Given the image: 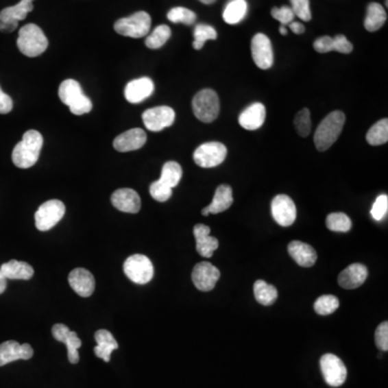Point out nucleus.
<instances>
[{"mask_svg": "<svg viewBox=\"0 0 388 388\" xmlns=\"http://www.w3.org/2000/svg\"><path fill=\"white\" fill-rule=\"evenodd\" d=\"M65 210V205L60 199L47 201L36 212V228L41 232L49 231L63 219Z\"/></svg>", "mask_w": 388, "mask_h": 388, "instance_id": "obj_8", "label": "nucleus"}, {"mask_svg": "<svg viewBox=\"0 0 388 388\" xmlns=\"http://www.w3.org/2000/svg\"><path fill=\"white\" fill-rule=\"evenodd\" d=\"M291 7L295 16L301 19L305 22H308L312 19V13L310 9V0H290Z\"/></svg>", "mask_w": 388, "mask_h": 388, "instance_id": "obj_41", "label": "nucleus"}, {"mask_svg": "<svg viewBox=\"0 0 388 388\" xmlns=\"http://www.w3.org/2000/svg\"><path fill=\"white\" fill-rule=\"evenodd\" d=\"M326 225L333 232L345 233L352 229V220L344 213H332L328 215Z\"/></svg>", "mask_w": 388, "mask_h": 388, "instance_id": "obj_35", "label": "nucleus"}, {"mask_svg": "<svg viewBox=\"0 0 388 388\" xmlns=\"http://www.w3.org/2000/svg\"><path fill=\"white\" fill-rule=\"evenodd\" d=\"M174 109L169 106L154 107L143 114V121L149 131L160 132L173 125L175 122Z\"/></svg>", "mask_w": 388, "mask_h": 388, "instance_id": "obj_12", "label": "nucleus"}, {"mask_svg": "<svg viewBox=\"0 0 388 388\" xmlns=\"http://www.w3.org/2000/svg\"><path fill=\"white\" fill-rule=\"evenodd\" d=\"M374 340H376V346L383 352L388 350V323L384 322L378 326L376 329V335H374Z\"/></svg>", "mask_w": 388, "mask_h": 388, "instance_id": "obj_44", "label": "nucleus"}, {"mask_svg": "<svg viewBox=\"0 0 388 388\" xmlns=\"http://www.w3.org/2000/svg\"><path fill=\"white\" fill-rule=\"evenodd\" d=\"M154 91V84L151 79L143 77L126 84L124 96L129 103L138 104L151 96Z\"/></svg>", "mask_w": 388, "mask_h": 388, "instance_id": "obj_20", "label": "nucleus"}, {"mask_svg": "<svg viewBox=\"0 0 388 388\" xmlns=\"http://www.w3.org/2000/svg\"><path fill=\"white\" fill-rule=\"evenodd\" d=\"M333 51L339 53L350 54L353 51V45L344 35L335 36L333 38Z\"/></svg>", "mask_w": 388, "mask_h": 388, "instance_id": "obj_45", "label": "nucleus"}, {"mask_svg": "<svg viewBox=\"0 0 388 388\" xmlns=\"http://www.w3.org/2000/svg\"><path fill=\"white\" fill-rule=\"evenodd\" d=\"M182 167L177 162L169 161L164 164L159 180L173 189L175 186H178L179 182L182 180Z\"/></svg>", "mask_w": 388, "mask_h": 388, "instance_id": "obj_32", "label": "nucleus"}, {"mask_svg": "<svg viewBox=\"0 0 388 388\" xmlns=\"http://www.w3.org/2000/svg\"><path fill=\"white\" fill-rule=\"evenodd\" d=\"M150 194L158 202H167V199L171 197L173 189L167 184H163L161 180H156L150 186Z\"/></svg>", "mask_w": 388, "mask_h": 388, "instance_id": "obj_40", "label": "nucleus"}, {"mask_svg": "<svg viewBox=\"0 0 388 388\" xmlns=\"http://www.w3.org/2000/svg\"><path fill=\"white\" fill-rule=\"evenodd\" d=\"M220 278V271L212 263H197L192 271V282L201 291H210L214 289Z\"/></svg>", "mask_w": 388, "mask_h": 388, "instance_id": "obj_15", "label": "nucleus"}, {"mask_svg": "<svg viewBox=\"0 0 388 388\" xmlns=\"http://www.w3.org/2000/svg\"><path fill=\"white\" fill-rule=\"evenodd\" d=\"M247 9L246 0H231L223 11V20L230 25L239 24L246 16Z\"/></svg>", "mask_w": 388, "mask_h": 388, "instance_id": "obj_30", "label": "nucleus"}, {"mask_svg": "<svg viewBox=\"0 0 388 388\" xmlns=\"http://www.w3.org/2000/svg\"><path fill=\"white\" fill-rule=\"evenodd\" d=\"M58 96L62 103L69 107L71 114L76 116L88 114L93 107L91 99L84 95L80 84L73 79H67L62 82L58 90Z\"/></svg>", "mask_w": 388, "mask_h": 388, "instance_id": "obj_3", "label": "nucleus"}, {"mask_svg": "<svg viewBox=\"0 0 388 388\" xmlns=\"http://www.w3.org/2000/svg\"><path fill=\"white\" fill-rule=\"evenodd\" d=\"M171 28L167 25H160L147 37L146 46L151 50L162 48L171 38Z\"/></svg>", "mask_w": 388, "mask_h": 388, "instance_id": "obj_36", "label": "nucleus"}, {"mask_svg": "<svg viewBox=\"0 0 388 388\" xmlns=\"http://www.w3.org/2000/svg\"><path fill=\"white\" fill-rule=\"evenodd\" d=\"M5 288H7V278H5V275L0 270V295L5 293Z\"/></svg>", "mask_w": 388, "mask_h": 388, "instance_id": "obj_49", "label": "nucleus"}, {"mask_svg": "<svg viewBox=\"0 0 388 388\" xmlns=\"http://www.w3.org/2000/svg\"><path fill=\"white\" fill-rule=\"evenodd\" d=\"M146 132L141 129H132L119 135L114 141V148L119 152H129L141 149L146 144Z\"/></svg>", "mask_w": 388, "mask_h": 388, "instance_id": "obj_21", "label": "nucleus"}, {"mask_svg": "<svg viewBox=\"0 0 388 388\" xmlns=\"http://www.w3.org/2000/svg\"><path fill=\"white\" fill-rule=\"evenodd\" d=\"M201 3H205V5H212L216 0H199Z\"/></svg>", "mask_w": 388, "mask_h": 388, "instance_id": "obj_51", "label": "nucleus"}, {"mask_svg": "<svg viewBox=\"0 0 388 388\" xmlns=\"http://www.w3.org/2000/svg\"><path fill=\"white\" fill-rule=\"evenodd\" d=\"M13 108V101L8 94L3 92L0 88V114H9Z\"/></svg>", "mask_w": 388, "mask_h": 388, "instance_id": "obj_47", "label": "nucleus"}, {"mask_svg": "<svg viewBox=\"0 0 388 388\" xmlns=\"http://www.w3.org/2000/svg\"><path fill=\"white\" fill-rule=\"evenodd\" d=\"M252 60L260 69H271L274 63L272 43L265 34H257L252 40Z\"/></svg>", "mask_w": 388, "mask_h": 388, "instance_id": "obj_14", "label": "nucleus"}, {"mask_svg": "<svg viewBox=\"0 0 388 388\" xmlns=\"http://www.w3.org/2000/svg\"><path fill=\"white\" fill-rule=\"evenodd\" d=\"M52 335L58 342L65 343L69 352V361L71 363H78V350L82 345L78 335L75 331L69 330V328L63 324H56L52 327Z\"/></svg>", "mask_w": 388, "mask_h": 388, "instance_id": "obj_16", "label": "nucleus"}, {"mask_svg": "<svg viewBox=\"0 0 388 388\" xmlns=\"http://www.w3.org/2000/svg\"><path fill=\"white\" fill-rule=\"evenodd\" d=\"M254 293H255L256 300L260 304L267 305L273 304L278 299V289L273 285H269L265 280H259L254 284Z\"/></svg>", "mask_w": 388, "mask_h": 388, "instance_id": "obj_31", "label": "nucleus"}, {"mask_svg": "<svg viewBox=\"0 0 388 388\" xmlns=\"http://www.w3.org/2000/svg\"><path fill=\"white\" fill-rule=\"evenodd\" d=\"M43 137L38 131L29 130L23 135V139L14 147L12 161L20 169H29L38 161L43 149Z\"/></svg>", "mask_w": 388, "mask_h": 388, "instance_id": "obj_1", "label": "nucleus"}, {"mask_svg": "<svg viewBox=\"0 0 388 388\" xmlns=\"http://www.w3.org/2000/svg\"><path fill=\"white\" fill-rule=\"evenodd\" d=\"M95 341L97 343V345L94 348L96 357L101 358L105 363H109L111 354L119 348L114 335L106 329H101L95 332Z\"/></svg>", "mask_w": 388, "mask_h": 388, "instance_id": "obj_27", "label": "nucleus"}, {"mask_svg": "<svg viewBox=\"0 0 388 388\" xmlns=\"http://www.w3.org/2000/svg\"><path fill=\"white\" fill-rule=\"evenodd\" d=\"M295 126L301 137H308L311 133V112L308 108L301 109L295 117Z\"/></svg>", "mask_w": 388, "mask_h": 388, "instance_id": "obj_39", "label": "nucleus"}, {"mask_svg": "<svg viewBox=\"0 0 388 388\" xmlns=\"http://www.w3.org/2000/svg\"><path fill=\"white\" fill-rule=\"evenodd\" d=\"M271 14L275 20H278L282 25L285 26L293 22V19H295V13H293V9L287 7V5H284L280 8H273Z\"/></svg>", "mask_w": 388, "mask_h": 388, "instance_id": "obj_43", "label": "nucleus"}, {"mask_svg": "<svg viewBox=\"0 0 388 388\" xmlns=\"http://www.w3.org/2000/svg\"><path fill=\"white\" fill-rule=\"evenodd\" d=\"M0 270L7 280H31L34 275V269L31 265L18 260H11L3 263Z\"/></svg>", "mask_w": 388, "mask_h": 388, "instance_id": "obj_28", "label": "nucleus"}, {"mask_svg": "<svg viewBox=\"0 0 388 388\" xmlns=\"http://www.w3.org/2000/svg\"><path fill=\"white\" fill-rule=\"evenodd\" d=\"M69 282L73 291L80 297L88 298L95 290L93 274L84 267H77L69 273Z\"/></svg>", "mask_w": 388, "mask_h": 388, "instance_id": "obj_18", "label": "nucleus"}, {"mask_svg": "<svg viewBox=\"0 0 388 388\" xmlns=\"http://www.w3.org/2000/svg\"><path fill=\"white\" fill-rule=\"evenodd\" d=\"M34 355V350L29 344H20L16 341H7L0 344V367L13 361H28Z\"/></svg>", "mask_w": 388, "mask_h": 388, "instance_id": "obj_17", "label": "nucleus"}, {"mask_svg": "<svg viewBox=\"0 0 388 388\" xmlns=\"http://www.w3.org/2000/svg\"><path fill=\"white\" fill-rule=\"evenodd\" d=\"M271 213L275 221L282 227H290L297 218L295 202L285 194H280L273 199Z\"/></svg>", "mask_w": 388, "mask_h": 388, "instance_id": "obj_13", "label": "nucleus"}, {"mask_svg": "<svg viewBox=\"0 0 388 388\" xmlns=\"http://www.w3.org/2000/svg\"><path fill=\"white\" fill-rule=\"evenodd\" d=\"M210 228L199 223L193 228V234L197 241V250L199 255L204 258H210L214 255L215 250L219 247L217 239L210 237Z\"/></svg>", "mask_w": 388, "mask_h": 388, "instance_id": "obj_23", "label": "nucleus"}, {"mask_svg": "<svg viewBox=\"0 0 388 388\" xmlns=\"http://www.w3.org/2000/svg\"><path fill=\"white\" fill-rule=\"evenodd\" d=\"M288 252L298 265L303 267H311L315 265L317 254L311 245L301 241H293L288 245Z\"/></svg>", "mask_w": 388, "mask_h": 388, "instance_id": "obj_26", "label": "nucleus"}, {"mask_svg": "<svg viewBox=\"0 0 388 388\" xmlns=\"http://www.w3.org/2000/svg\"><path fill=\"white\" fill-rule=\"evenodd\" d=\"M340 301L335 295H325L318 298L314 303V310L319 315H330L338 310Z\"/></svg>", "mask_w": 388, "mask_h": 388, "instance_id": "obj_37", "label": "nucleus"}, {"mask_svg": "<svg viewBox=\"0 0 388 388\" xmlns=\"http://www.w3.org/2000/svg\"><path fill=\"white\" fill-rule=\"evenodd\" d=\"M345 123V114L342 111H332L320 122L314 135V144L319 151H326L338 141Z\"/></svg>", "mask_w": 388, "mask_h": 388, "instance_id": "obj_2", "label": "nucleus"}, {"mask_svg": "<svg viewBox=\"0 0 388 388\" xmlns=\"http://www.w3.org/2000/svg\"><path fill=\"white\" fill-rule=\"evenodd\" d=\"M123 271L126 276L137 285L148 284L154 278V265L148 257L141 254L131 256L125 260Z\"/></svg>", "mask_w": 388, "mask_h": 388, "instance_id": "obj_7", "label": "nucleus"}, {"mask_svg": "<svg viewBox=\"0 0 388 388\" xmlns=\"http://www.w3.org/2000/svg\"><path fill=\"white\" fill-rule=\"evenodd\" d=\"M167 19L173 23H182L184 25H192L197 21V14L184 7H175L167 13Z\"/></svg>", "mask_w": 388, "mask_h": 388, "instance_id": "obj_38", "label": "nucleus"}, {"mask_svg": "<svg viewBox=\"0 0 388 388\" xmlns=\"http://www.w3.org/2000/svg\"><path fill=\"white\" fill-rule=\"evenodd\" d=\"M19 50L28 56L36 58L41 56L48 49L49 43L43 29L35 24H27L19 32Z\"/></svg>", "mask_w": 388, "mask_h": 388, "instance_id": "obj_4", "label": "nucleus"}, {"mask_svg": "<svg viewBox=\"0 0 388 388\" xmlns=\"http://www.w3.org/2000/svg\"><path fill=\"white\" fill-rule=\"evenodd\" d=\"M192 108H193L194 116L197 117L199 121L204 122V123L215 121L220 111L218 94L214 90L204 88L194 96L193 101H192Z\"/></svg>", "mask_w": 388, "mask_h": 388, "instance_id": "obj_5", "label": "nucleus"}, {"mask_svg": "<svg viewBox=\"0 0 388 388\" xmlns=\"http://www.w3.org/2000/svg\"><path fill=\"white\" fill-rule=\"evenodd\" d=\"M114 27L119 35L131 38H141L149 34L151 27V18L145 11H139L129 18L117 21Z\"/></svg>", "mask_w": 388, "mask_h": 388, "instance_id": "obj_6", "label": "nucleus"}, {"mask_svg": "<svg viewBox=\"0 0 388 388\" xmlns=\"http://www.w3.org/2000/svg\"><path fill=\"white\" fill-rule=\"evenodd\" d=\"M227 147L218 141H210L197 147L194 151L193 160L199 167L204 169L216 167L227 158Z\"/></svg>", "mask_w": 388, "mask_h": 388, "instance_id": "obj_9", "label": "nucleus"}, {"mask_svg": "<svg viewBox=\"0 0 388 388\" xmlns=\"http://www.w3.org/2000/svg\"><path fill=\"white\" fill-rule=\"evenodd\" d=\"M289 25L290 29L293 32V33L297 34V35H301V34L304 33L305 27L301 23H298V22H291V23L288 24Z\"/></svg>", "mask_w": 388, "mask_h": 388, "instance_id": "obj_48", "label": "nucleus"}, {"mask_svg": "<svg viewBox=\"0 0 388 388\" xmlns=\"http://www.w3.org/2000/svg\"><path fill=\"white\" fill-rule=\"evenodd\" d=\"M280 33L282 34V36L287 35V29H286L285 25H280Z\"/></svg>", "mask_w": 388, "mask_h": 388, "instance_id": "obj_50", "label": "nucleus"}, {"mask_svg": "<svg viewBox=\"0 0 388 388\" xmlns=\"http://www.w3.org/2000/svg\"><path fill=\"white\" fill-rule=\"evenodd\" d=\"M111 203L120 212L137 214L141 210V201L135 190L124 188L118 189L111 195Z\"/></svg>", "mask_w": 388, "mask_h": 388, "instance_id": "obj_19", "label": "nucleus"}, {"mask_svg": "<svg viewBox=\"0 0 388 388\" xmlns=\"http://www.w3.org/2000/svg\"><path fill=\"white\" fill-rule=\"evenodd\" d=\"M232 204V188L228 184H221L216 190L213 202L202 210V215L208 216L210 214H219L229 210Z\"/></svg>", "mask_w": 388, "mask_h": 388, "instance_id": "obj_25", "label": "nucleus"}, {"mask_svg": "<svg viewBox=\"0 0 388 388\" xmlns=\"http://www.w3.org/2000/svg\"><path fill=\"white\" fill-rule=\"evenodd\" d=\"M368 278V269L361 263L348 265L339 275V285L344 289H355L361 287Z\"/></svg>", "mask_w": 388, "mask_h": 388, "instance_id": "obj_22", "label": "nucleus"}, {"mask_svg": "<svg viewBox=\"0 0 388 388\" xmlns=\"http://www.w3.org/2000/svg\"><path fill=\"white\" fill-rule=\"evenodd\" d=\"M365 139L371 146H380V145L386 144L388 141L387 119H382L380 121L376 122L374 125L371 126Z\"/></svg>", "mask_w": 388, "mask_h": 388, "instance_id": "obj_33", "label": "nucleus"}, {"mask_svg": "<svg viewBox=\"0 0 388 388\" xmlns=\"http://www.w3.org/2000/svg\"><path fill=\"white\" fill-rule=\"evenodd\" d=\"M34 0H21L16 5L3 9L0 12V31L12 33L16 31L20 21L24 20L34 9Z\"/></svg>", "mask_w": 388, "mask_h": 388, "instance_id": "obj_11", "label": "nucleus"}, {"mask_svg": "<svg viewBox=\"0 0 388 388\" xmlns=\"http://www.w3.org/2000/svg\"><path fill=\"white\" fill-rule=\"evenodd\" d=\"M193 37L194 41L192 46L195 50H201L207 40H215L217 38V32L213 26L199 24L194 28Z\"/></svg>", "mask_w": 388, "mask_h": 388, "instance_id": "obj_34", "label": "nucleus"}, {"mask_svg": "<svg viewBox=\"0 0 388 388\" xmlns=\"http://www.w3.org/2000/svg\"><path fill=\"white\" fill-rule=\"evenodd\" d=\"M387 210L388 197L386 194H382L376 199V202L373 203L372 208H371V216L376 221H380L385 217Z\"/></svg>", "mask_w": 388, "mask_h": 388, "instance_id": "obj_42", "label": "nucleus"}, {"mask_svg": "<svg viewBox=\"0 0 388 388\" xmlns=\"http://www.w3.org/2000/svg\"><path fill=\"white\" fill-rule=\"evenodd\" d=\"M265 121V107L263 104L254 103L240 114L239 122L243 129L255 131L260 129Z\"/></svg>", "mask_w": 388, "mask_h": 388, "instance_id": "obj_24", "label": "nucleus"}, {"mask_svg": "<svg viewBox=\"0 0 388 388\" xmlns=\"http://www.w3.org/2000/svg\"><path fill=\"white\" fill-rule=\"evenodd\" d=\"M320 369L328 385L339 387L345 382L348 370L338 356L325 354L320 358Z\"/></svg>", "mask_w": 388, "mask_h": 388, "instance_id": "obj_10", "label": "nucleus"}, {"mask_svg": "<svg viewBox=\"0 0 388 388\" xmlns=\"http://www.w3.org/2000/svg\"><path fill=\"white\" fill-rule=\"evenodd\" d=\"M387 20V14L384 10L383 5L372 3L368 5L367 16L365 19V28L368 32H376L380 29Z\"/></svg>", "mask_w": 388, "mask_h": 388, "instance_id": "obj_29", "label": "nucleus"}, {"mask_svg": "<svg viewBox=\"0 0 388 388\" xmlns=\"http://www.w3.org/2000/svg\"><path fill=\"white\" fill-rule=\"evenodd\" d=\"M313 47L318 53H328L333 51V38L329 36H324V37L316 39L313 43Z\"/></svg>", "mask_w": 388, "mask_h": 388, "instance_id": "obj_46", "label": "nucleus"}]
</instances>
